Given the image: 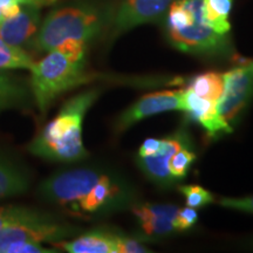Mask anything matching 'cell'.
<instances>
[{
    "instance_id": "1",
    "label": "cell",
    "mask_w": 253,
    "mask_h": 253,
    "mask_svg": "<svg viewBox=\"0 0 253 253\" xmlns=\"http://www.w3.org/2000/svg\"><path fill=\"white\" fill-rule=\"evenodd\" d=\"M38 197L63 212L93 220L131 209L137 192L121 173L99 164H82L58 170L43 179Z\"/></svg>"
},
{
    "instance_id": "2",
    "label": "cell",
    "mask_w": 253,
    "mask_h": 253,
    "mask_svg": "<svg viewBox=\"0 0 253 253\" xmlns=\"http://www.w3.org/2000/svg\"><path fill=\"white\" fill-rule=\"evenodd\" d=\"M114 12L95 0H75L56 4L49 11L28 46L36 52L48 53L66 43L87 46L110 27Z\"/></svg>"
},
{
    "instance_id": "3",
    "label": "cell",
    "mask_w": 253,
    "mask_h": 253,
    "mask_svg": "<svg viewBox=\"0 0 253 253\" xmlns=\"http://www.w3.org/2000/svg\"><path fill=\"white\" fill-rule=\"evenodd\" d=\"M100 94L99 89L91 88L66 101L59 113L28 143L27 150L50 162L77 163L86 160L88 151L82 140V126Z\"/></svg>"
},
{
    "instance_id": "4",
    "label": "cell",
    "mask_w": 253,
    "mask_h": 253,
    "mask_svg": "<svg viewBox=\"0 0 253 253\" xmlns=\"http://www.w3.org/2000/svg\"><path fill=\"white\" fill-rule=\"evenodd\" d=\"M30 87L34 103L45 114L58 97L90 82L97 74L88 71L87 59L75 58L68 53L53 49L31 69Z\"/></svg>"
},
{
    "instance_id": "5",
    "label": "cell",
    "mask_w": 253,
    "mask_h": 253,
    "mask_svg": "<svg viewBox=\"0 0 253 253\" xmlns=\"http://www.w3.org/2000/svg\"><path fill=\"white\" fill-rule=\"evenodd\" d=\"M82 232V229L61 219L55 213L43 219L27 221L0 231V253H54L42 243L61 242Z\"/></svg>"
},
{
    "instance_id": "6",
    "label": "cell",
    "mask_w": 253,
    "mask_h": 253,
    "mask_svg": "<svg viewBox=\"0 0 253 253\" xmlns=\"http://www.w3.org/2000/svg\"><path fill=\"white\" fill-rule=\"evenodd\" d=\"M191 9V18L183 27L167 30L170 43L181 52L190 54L219 58L230 54L232 47L227 36L211 30L204 20L203 0H185Z\"/></svg>"
},
{
    "instance_id": "7",
    "label": "cell",
    "mask_w": 253,
    "mask_h": 253,
    "mask_svg": "<svg viewBox=\"0 0 253 253\" xmlns=\"http://www.w3.org/2000/svg\"><path fill=\"white\" fill-rule=\"evenodd\" d=\"M223 74L224 91L217 108L221 118L233 128L253 99V69L246 63Z\"/></svg>"
},
{
    "instance_id": "8",
    "label": "cell",
    "mask_w": 253,
    "mask_h": 253,
    "mask_svg": "<svg viewBox=\"0 0 253 253\" xmlns=\"http://www.w3.org/2000/svg\"><path fill=\"white\" fill-rule=\"evenodd\" d=\"M183 95L184 89L160 90L144 95L120 114L114 125V130L121 134L142 120L151 118L157 114L183 110Z\"/></svg>"
},
{
    "instance_id": "9",
    "label": "cell",
    "mask_w": 253,
    "mask_h": 253,
    "mask_svg": "<svg viewBox=\"0 0 253 253\" xmlns=\"http://www.w3.org/2000/svg\"><path fill=\"white\" fill-rule=\"evenodd\" d=\"M191 144V137L185 128H179L162 138L160 150L155 155L147 157L137 156V166L147 178L154 184L163 189H169L177 184V182L170 175L168 164L170 158L179 148Z\"/></svg>"
},
{
    "instance_id": "10",
    "label": "cell",
    "mask_w": 253,
    "mask_h": 253,
    "mask_svg": "<svg viewBox=\"0 0 253 253\" xmlns=\"http://www.w3.org/2000/svg\"><path fill=\"white\" fill-rule=\"evenodd\" d=\"M173 0H122L114 12L112 25V37L141 26V25L157 23L167 14Z\"/></svg>"
},
{
    "instance_id": "11",
    "label": "cell",
    "mask_w": 253,
    "mask_h": 253,
    "mask_svg": "<svg viewBox=\"0 0 253 253\" xmlns=\"http://www.w3.org/2000/svg\"><path fill=\"white\" fill-rule=\"evenodd\" d=\"M178 207L173 204H154L137 202L131 207V212L137 219L142 240L162 239L177 232L173 226Z\"/></svg>"
},
{
    "instance_id": "12",
    "label": "cell",
    "mask_w": 253,
    "mask_h": 253,
    "mask_svg": "<svg viewBox=\"0 0 253 253\" xmlns=\"http://www.w3.org/2000/svg\"><path fill=\"white\" fill-rule=\"evenodd\" d=\"M32 182L33 175L23 160L0 148V202L26 194Z\"/></svg>"
},
{
    "instance_id": "13",
    "label": "cell",
    "mask_w": 253,
    "mask_h": 253,
    "mask_svg": "<svg viewBox=\"0 0 253 253\" xmlns=\"http://www.w3.org/2000/svg\"><path fill=\"white\" fill-rule=\"evenodd\" d=\"M183 112L199 123L210 137H219L233 130L232 126L220 116L216 102L199 97L188 88L184 89L183 95Z\"/></svg>"
},
{
    "instance_id": "14",
    "label": "cell",
    "mask_w": 253,
    "mask_h": 253,
    "mask_svg": "<svg viewBox=\"0 0 253 253\" xmlns=\"http://www.w3.org/2000/svg\"><path fill=\"white\" fill-rule=\"evenodd\" d=\"M42 7L24 5L19 13L0 20V38L9 45L21 47L33 39L41 24Z\"/></svg>"
},
{
    "instance_id": "15",
    "label": "cell",
    "mask_w": 253,
    "mask_h": 253,
    "mask_svg": "<svg viewBox=\"0 0 253 253\" xmlns=\"http://www.w3.org/2000/svg\"><path fill=\"white\" fill-rule=\"evenodd\" d=\"M116 231L106 226L95 227L71 239L53 243L52 246L69 253H118Z\"/></svg>"
},
{
    "instance_id": "16",
    "label": "cell",
    "mask_w": 253,
    "mask_h": 253,
    "mask_svg": "<svg viewBox=\"0 0 253 253\" xmlns=\"http://www.w3.org/2000/svg\"><path fill=\"white\" fill-rule=\"evenodd\" d=\"M33 100L30 82L8 71H0V113L9 109L27 108Z\"/></svg>"
},
{
    "instance_id": "17",
    "label": "cell",
    "mask_w": 253,
    "mask_h": 253,
    "mask_svg": "<svg viewBox=\"0 0 253 253\" xmlns=\"http://www.w3.org/2000/svg\"><path fill=\"white\" fill-rule=\"evenodd\" d=\"M232 0H203V15L205 23L211 30L227 36L231 30L229 20Z\"/></svg>"
},
{
    "instance_id": "18",
    "label": "cell",
    "mask_w": 253,
    "mask_h": 253,
    "mask_svg": "<svg viewBox=\"0 0 253 253\" xmlns=\"http://www.w3.org/2000/svg\"><path fill=\"white\" fill-rule=\"evenodd\" d=\"M189 90L199 97L218 102L224 91V74L218 72H207L196 75L189 82Z\"/></svg>"
},
{
    "instance_id": "19",
    "label": "cell",
    "mask_w": 253,
    "mask_h": 253,
    "mask_svg": "<svg viewBox=\"0 0 253 253\" xmlns=\"http://www.w3.org/2000/svg\"><path fill=\"white\" fill-rule=\"evenodd\" d=\"M52 214L40 209L25 205H0V231L17 224L43 219Z\"/></svg>"
},
{
    "instance_id": "20",
    "label": "cell",
    "mask_w": 253,
    "mask_h": 253,
    "mask_svg": "<svg viewBox=\"0 0 253 253\" xmlns=\"http://www.w3.org/2000/svg\"><path fill=\"white\" fill-rule=\"evenodd\" d=\"M36 60L23 47L9 45L0 38V71H31Z\"/></svg>"
},
{
    "instance_id": "21",
    "label": "cell",
    "mask_w": 253,
    "mask_h": 253,
    "mask_svg": "<svg viewBox=\"0 0 253 253\" xmlns=\"http://www.w3.org/2000/svg\"><path fill=\"white\" fill-rule=\"evenodd\" d=\"M196 158H197V155L192 150V144L179 148L172 155L169 164H168V169H169L170 175L177 183L188 175L190 168L194 164Z\"/></svg>"
},
{
    "instance_id": "22",
    "label": "cell",
    "mask_w": 253,
    "mask_h": 253,
    "mask_svg": "<svg viewBox=\"0 0 253 253\" xmlns=\"http://www.w3.org/2000/svg\"><path fill=\"white\" fill-rule=\"evenodd\" d=\"M178 190L184 196L185 203L190 208H203L214 201L213 195L209 190L202 188L199 185L182 184L178 185Z\"/></svg>"
},
{
    "instance_id": "23",
    "label": "cell",
    "mask_w": 253,
    "mask_h": 253,
    "mask_svg": "<svg viewBox=\"0 0 253 253\" xmlns=\"http://www.w3.org/2000/svg\"><path fill=\"white\" fill-rule=\"evenodd\" d=\"M140 237L128 236L121 231H116V245H118V253H145L150 252L145 246Z\"/></svg>"
},
{
    "instance_id": "24",
    "label": "cell",
    "mask_w": 253,
    "mask_h": 253,
    "mask_svg": "<svg viewBox=\"0 0 253 253\" xmlns=\"http://www.w3.org/2000/svg\"><path fill=\"white\" fill-rule=\"evenodd\" d=\"M198 220V213L194 208H184L178 209L175 219H173V226L177 232H183L188 231L195 226Z\"/></svg>"
},
{
    "instance_id": "25",
    "label": "cell",
    "mask_w": 253,
    "mask_h": 253,
    "mask_svg": "<svg viewBox=\"0 0 253 253\" xmlns=\"http://www.w3.org/2000/svg\"><path fill=\"white\" fill-rule=\"evenodd\" d=\"M220 207L230 210L240 211V212L253 214V195L245 197H223L219 199Z\"/></svg>"
},
{
    "instance_id": "26",
    "label": "cell",
    "mask_w": 253,
    "mask_h": 253,
    "mask_svg": "<svg viewBox=\"0 0 253 253\" xmlns=\"http://www.w3.org/2000/svg\"><path fill=\"white\" fill-rule=\"evenodd\" d=\"M62 0H0V20H1V11L5 7L9 6H24V5H33L39 6V7H48V6H55Z\"/></svg>"
},
{
    "instance_id": "27",
    "label": "cell",
    "mask_w": 253,
    "mask_h": 253,
    "mask_svg": "<svg viewBox=\"0 0 253 253\" xmlns=\"http://www.w3.org/2000/svg\"><path fill=\"white\" fill-rule=\"evenodd\" d=\"M161 143H162V138H148L142 143L137 156L147 157L155 155L160 150Z\"/></svg>"
},
{
    "instance_id": "28",
    "label": "cell",
    "mask_w": 253,
    "mask_h": 253,
    "mask_svg": "<svg viewBox=\"0 0 253 253\" xmlns=\"http://www.w3.org/2000/svg\"><path fill=\"white\" fill-rule=\"evenodd\" d=\"M248 65L250 66V67H251V68L253 69V62H249V63H248Z\"/></svg>"
},
{
    "instance_id": "29",
    "label": "cell",
    "mask_w": 253,
    "mask_h": 253,
    "mask_svg": "<svg viewBox=\"0 0 253 253\" xmlns=\"http://www.w3.org/2000/svg\"><path fill=\"white\" fill-rule=\"evenodd\" d=\"M251 245H252V246H253V238H252V239H251Z\"/></svg>"
}]
</instances>
